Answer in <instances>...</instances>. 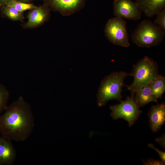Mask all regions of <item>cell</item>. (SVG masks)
Wrapping results in <instances>:
<instances>
[{
	"mask_svg": "<svg viewBox=\"0 0 165 165\" xmlns=\"http://www.w3.org/2000/svg\"><path fill=\"white\" fill-rule=\"evenodd\" d=\"M12 0H0V6L2 7L7 5Z\"/></svg>",
	"mask_w": 165,
	"mask_h": 165,
	"instance_id": "7402d4cb",
	"label": "cell"
},
{
	"mask_svg": "<svg viewBox=\"0 0 165 165\" xmlns=\"http://www.w3.org/2000/svg\"><path fill=\"white\" fill-rule=\"evenodd\" d=\"M148 146L155 150L159 154L161 160L165 163V152L158 149V148H156L152 144H149L148 145Z\"/></svg>",
	"mask_w": 165,
	"mask_h": 165,
	"instance_id": "ffe728a7",
	"label": "cell"
},
{
	"mask_svg": "<svg viewBox=\"0 0 165 165\" xmlns=\"http://www.w3.org/2000/svg\"><path fill=\"white\" fill-rule=\"evenodd\" d=\"M16 157V150L12 141L0 136V165H12Z\"/></svg>",
	"mask_w": 165,
	"mask_h": 165,
	"instance_id": "30bf717a",
	"label": "cell"
},
{
	"mask_svg": "<svg viewBox=\"0 0 165 165\" xmlns=\"http://www.w3.org/2000/svg\"><path fill=\"white\" fill-rule=\"evenodd\" d=\"M131 75L134 79L128 90L134 98L135 92L141 87L148 85L158 75V66L153 60L146 56L139 61L134 66Z\"/></svg>",
	"mask_w": 165,
	"mask_h": 165,
	"instance_id": "3957f363",
	"label": "cell"
},
{
	"mask_svg": "<svg viewBox=\"0 0 165 165\" xmlns=\"http://www.w3.org/2000/svg\"><path fill=\"white\" fill-rule=\"evenodd\" d=\"M2 12L5 16L13 21H24L23 12L18 11L13 7L8 5L3 6L2 7Z\"/></svg>",
	"mask_w": 165,
	"mask_h": 165,
	"instance_id": "9a60e30c",
	"label": "cell"
},
{
	"mask_svg": "<svg viewBox=\"0 0 165 165\" xmlns=\"http://www.w3.org/2000/svg\"><path fill=\"white\" fill-rule=\"evenodd\" d=\"M7 5L22 12L27 10L32 9L37 7L32 3H24L16 0H12Z\"/></svg>",
	"mask_w": 165,
	"mask_h": 165,
	"instance_id": "e0dca14e",
	"label": "cell"
},
{
	"mask_svg": "<svg viewBox=\"0 0 165 165\" xmlns=\"http://www.w3.org/2000/svg\"><path fill=\"white\" fill-rule=\"evenodd\" d=\"M143 163L146 165H163L164 163L161 160H156L153 159H149L146 160H142Z\"/></svg>",
	"mask_w": 165,
	"mask_h": 165,
	"instance_id": "d6986e66",
	"label": "cell"
},
{
	"mask_svg": "<svg viewBox=\"0 0 165 165\" xmlns=\"http://www.w3.org/2000/svg\"><path fill=\"white\" fill-rule=\"evenodd\" d=\"M119 104L110 106L111 115L114 120L123 119L127 121L129 127L138 118L142 111L134 101V98L128 97Z\"/></svg>",
	"mask_w": 165,
	"mask_h": 165,
	"instance_id": "8992f818",
	"label": "cell"
},
{
	"mask_svg": "<svg viewBox=\"0 0 165 165\" xmlns=\"http://www.w3.org/2000/svg\"><path fill=\"white\" fill-rule=\"evenodd\" d=\"M51 10L46 4L31 10L27 16L28 20L22 26L24 28H34L41 26L48 20Z\"/></svg>",
	"mask_w": 165,
	"mask_h": 165,
	"instance_id": "9c48e42d",
	"label": "cell"
},
{
	"mask_svg": "<svg viewBox=\"0 0 165 165\" xmlns=\"http://www.w3.org/2000/svg\"><path fill=\"white\" fill-rule=\"evenodd\" d=\"M51 10L58 12L63 16L75 13L85 6L86 0H43Z\"/></svg>",
	"mask_w": 165,
	"mask_h": 165,
	"instance_id": "52a82bcc",
	"label": "cell"
},
{
	"mask_svg": "<svg viewBox=\"0 0 165 165\" xmlns=\"http://www.w3.org/2000/svg\"><path fill=\"white\" fill-rule=\"evenodd\" d=\"M17 1L22 2L24 3H29L33 0H16Z\"/></svg>",
	"mask_w": 165,
	"mask_h": 165,
	"instance_id": "603a6c76",
	"label": "cell"
},
{
	"mask_svg": "<svg viewBox=\"0 0 165 165\" xmlns=\"http://www.w3.org/2000/svg\"><path fill=\"white\" fill-rule=\"evenodd\" d=\"M151 130L158 131L165 122V105L163 103L152 106L148 114Z\"/></svg>",
	"mask_w": 165,
	"mask_h": 165,
	"instance_id": "8fae6325",
	"label": "cell"
},
{
	"mask_svg": "<svg viewBox=\"0 0 165 165\" xmlns=\"http://www.w3.org/2000/svg\"><path fill=\"white\" fill-rule=\"evenodd\" d=\"M0 115V133L12 141L23 142L31 135L35 123L30 105L20 96Z\"/></svg>",
	"mask_w": 165,
	"mask_h": 165,
	"instance_id": "6da1fadb",
	"label": "cell"
},
{
	"mask_svg": "<svg viewBox=\"0 0 165 165\" xmlns=\"http://www.w3.org/2000/svg\"><path fill=\"white\" fill-rule=\"evenodd\" d=\"M164 31L149 20L139 24L131 36L133 43L141 47L149 48L159 45L165 36Z\"/></svg>",
	"mask_w": 165,
	"mask_h": 165,
	"instance_id": "277c9868",
	"label": "cell"
},
{
	"mask_svg": "<svg viewBox=\"0 0 165 165\" xmlns=\"http://www.w3.org/2000/svg\"><path fill=\"white\" fill-rule=\"evenodd\" d=\"M127 22L120 16H116L107 22L104 32L107 39L114 45L128 47L130 46Z\"/></svg>",
	"mask_w": 165,
	"mask_h": 165,
	"instance_id": "5b68a950",
	"label": "cell"
},
{
	"mask_svg": "<svg viewBox=\"0 0 165 165\" xmlns=\"http://www.w3.org/2000/svg\"><path fill=\"white\" fill-rule=\"evenodd\" d=\"M113 6L116 16L134 20L141 18L142 11L135 2L132 0H114Z\"/></svg>",
	"mask_w": 165,
	"mask_h": 165,
	"instance_id": "ba28073f",
	"label": "cell"
},
{
	"mask_svg": "<svg viewBox=\"0 0 165 165\" xmlns=\"http://www.w3.org/2000/svg\"><path fill=\"white\" fill-rule=\"evenodd\" d=\"M9 94L5 86L0 83V115L7 108Z\"/></svg>",
	"mask_w": 165,
	"mask_h": 165,
	"instance_id": "2e32d148",
	"label": "cell"
},
{
	"mask_svg": "<svg viewBox=\"0 0 165 165\" xmlns=\"http://www.w3.org/2000/svg\"><path fill=\"white\" fill-rule=\"evenodd\" d=\"M142 12L148 17L156 15L165 8V0H135Z\"/></svg>",
	"mask_w": 165,
	"mask_h": 165,
	"instance_id": "7c38bea8",
	"label": "cell"
},
{
	"mask_svg": "<svg viewBox=\"0 0 165 165\" xmlns=\"http://www.w3.org/2000/svg\"><path fill=\"white\" fill-rule=\"evenodd\" d=\"M155 141L157 142L162 148H165V136L163 134L161 137H158L155 139Z\"/></svg>",
	"mask_w": 165,
	"mask_h": 165,
	"instance_id": "44dd1931",
	"label": "cell"
},
{
	"mask_svg": "<svg viewBox=\"0 0 165 165\" xmlns=\"http://www.w3.org/2000/svg\"><path fill=\"white\" fill-rule=\"evenodd\" d=\"M134 99L139 107H143L151 102H158V98L148 85L143 86L136 91Z\"/></svg>",
	"mask_w": 165,
	"mask_h": 165,
	"instance_id": "4fadbf2b",
	"label": "cell"
},
{
	"mask_svg": "<svg viewBox=\"0 0 165 165\" xmlns=\"http://www.w3.org/2000/svg\"><path fill=\"white\" fill-rule=\"evenodd\" d=\"M131 75L123 71L111 73L102 81L97 94V104L99 107L104 105L109 100L122 101V89L124 81L127 76Z\"/></svg>",
	"mask_w": 165,
	"mask_h": 165,
	"instance_id": "7a4b0ae2",
	"label": "cell"
},
{
	"mask_svg": "<svg viewBox=\"0 0 165 165\" xmlns=\"http://www.w3.org/2000/svg\"><path fill=\"white\" fill-rule=\"evenodd\" d=\"M154 23L159 26L163 31H165V8L159 12Z\"/></svg>",
	"mask_w": 165,
	"mask_h": 165,
	"instance_id": "ac0fdd59",
	"label": "cell"
},
{
	"mask_svg": "<svg viewBox=\"0 0 165 165\" xmlns=\"http://www.w3.org/2000/svg\"><path fill=\"white\" fill-rule=\"evenodd\" d=\"M148 85L153 94L157 98H162L165 91L164 76L158 75L154 80L148 84Z\"/></svg>",
	"mask_w": 165,
	"mask_h": 165,
	"instance_id": "5bb4252c",
	"label": "cell"
}]
</instances>
